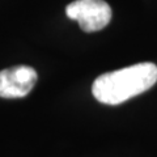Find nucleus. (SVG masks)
Listing matches in <instances>:
<instances>
[{"mask_svg": "<svg viewBox=\"0 0 157 157\" xmlns=\"http://www.w3.org/2000/svg\"><path fill=\"white\" fill-rule=\"evenodd\" d=\"M157 82V66L145 62L106 72L92 85L94 98L105 105H119L151 89Z\"/></svg>", "mask_w": 157, "mask_h": 157, "instance_id": "obj_1", "label": "nucleus"}, {"mask_svg": "<svg viewBox=\"0 0 157 157\" xmlns=\"http://www.w3.org/2000/svg\"><path fill=\"white\" fill-rule=\"evenodd\" d=\"M66 14L77 21L84 32L92 33L109 25L113 11L105 0H75L67 6Z\"/></svg>", "mask_w": 157, "mask_h": 157, "instance_id": "obj_2", "label": "nucleus"}, {"mask_svg": "<svg viewBox=\"0 0 157 157\" xmlns=\"http://www.w3.org/2000/svg\"><path fill=\"white\" fill-rule=\"evenodd\" d=\"M37 80L36 70L29 66H16L0 71V97H25L32 92Z\"/></svg>", "mask_w": 157, "mask_h": 157, "instance_id": "obj_3", "label": "nucleus"}]
</instances>
